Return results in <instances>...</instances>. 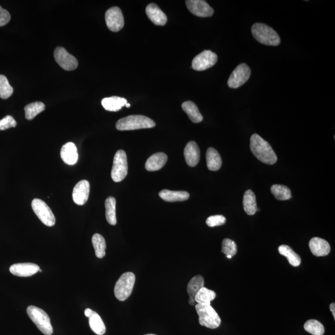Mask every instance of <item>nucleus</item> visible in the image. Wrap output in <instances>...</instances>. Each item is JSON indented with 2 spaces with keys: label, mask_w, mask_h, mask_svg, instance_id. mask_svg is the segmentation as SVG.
Segmentation results:
<instances>
[{
  "label": "nucleus",
  "mask_w": 335,
  "mask_h": 335,
  "mask_svg": "<svg viewBox=\"0 0 335 335\" xmlns=\"http://www.w3.org/2000/svg\"><path fill=\"white\" fill-rule=\"evenodd\" d=\"M278 251L281 255L286 257L288 261L293 266L298 267L301 264V257L290 247L282 244L279 247Z\"/></svg>",
  "instance_id": "27"
},
{
  "label": "nucleus",
  "mask_w": 335,
  "mask_h": 335,
  "mask_svg": "<svg viewBox=\"0 0 335 335\" xmlns=\"http://www.w3.org/2000/svg\"><path fill=\"white\" fill-rule=\"evenodd\" d=\"M243 205L244 211L248 215H254L258 211L255 194L252 190L249 189L244 193Z\"/></svg>",
  "instance_id": "26"
},
{
  "label": "nucleus",
  "mask_w": 335,
  "mask_h": 335,
  "mask_svg": "<svg viewBox=\"0 0 335 335\" xmlns=\"http://www.w3.org/2000/svg\"><path fill=\"white\" fill-rule=\"evenodd\" d=\"M152 119L142 115H132L119 119L116 124L119 130H132L150 129L155 126Z\"/></svg>",
  "instance_id": "2"
},
{
  "label": "nucleus",
  "mask_w": 335,
  "mask_h": 335,
  "mask_svg": "<svg viewBox=\"0 0 335 335\" xmlns=\"http://www.w3.org/2000/svg\"><path fill=\"white\" fill-rule=\"evenodd\" d=\"M330 309L331 311L332 314L334 317V319H335V304L334 303H331L330 305Z\"/></svg>",
  "instance_id": "40"
},
{
  "label": "nucleus",
  "mask_w": 335,
  "mask_h": 335,
  "mask_svg": "<svg viewBox=\"0 0 335 335\" xmlns=\"http://www.w3.org/2000/svg\"><path fill=\"white\" fill-rule=\"evenodd\" d=\"M84 315L89 319V325L92 331L98 335H103L106 333V326L101 317L91 308H86Z\"/></svg>",
  "instance_id": "16"
},
{
  "label": "nucleus",
  "mask_w": 335,
  "mask_h": 335,
  "mask_svg": "<svg viewBox=\"0 0 335 335\" xmlns=\"http://www.w3.org/2000/svg\"><path fill=\"white\" fill-rule=\"evenodd\" d=\"M13 87L9 83L7 78L5 75H0V98L8 99L13 95Z\"/></svg>",
  "instance_id": "35"
},
{
  "label": "nucleus",
  "mask_w": 335,
  "mask_h": 335,
  "mask_svg": "<svg viewBox=\"0 0 335 335\" xmlns=\"http://www.w3.org/2000/svg\"><path fill=\"white\" fill-rule=\"evenodd\" d=\"M184 155L186 164L189 167H196L200 160V150L196 142L191 141L188 143L185 148Z\"/></svg>",
  "instance_id": "17"
},
{
  "label": "nucleus",
  "mask_w": 335,
  "mask_h": 335,
  "mask_svg": "<svg viewBox=\"0 0 335 335\" xmlns=\"http://www.w3.org/2000/svg\"><path fill=\"white\" fill-rule=\"evenodd\" d=\"M116 200L115 197H107L105 201V208H106V218L110 225L115 226L117 223L116 214Z\"/></svg>",
  "instance_id": "28"
},
{
  "label": "nucleus",
  "mask_w": 335,
  "mask_h": 335,
  "mask_svg": "<svg viewBox=\"0 0 335 335\" xmlns=\"http://www.w3.org/2000/svg\"><path fill=\"white\" fill-rule=\"evenodd\" d=\"M11 19V15L7 10L0 6V27L7 25Z\"/></svg>",
  "instance_id": "39"
},
{
  "label": "nucleus",
  "mask_w": 335,
  "mask_h": 335,
  "mask_svg": "<svg viewBox=\"0 0 335 335\" xmlns=\"http://www.w3.org/2000/svg\"><path fill=\"white\" fill-rule=\"evenodd\" d=\"M27 313L32 321L42 333L46 335L53 333L51 319L44 310L36 306L30 305L27 308Z\"/></svg>",
  "instance_id": "4"
},
{
  "label": "nucleus",
  "mask_w": 335,
  "mask_h": 335,
  "mask_svg": "<svg viewBox=\"0 0 335 335\" xmlns=\"http://www.w3.org/2000/svg\"><path fill=\"white\" fill-rule=\"evenodd\" d=\"M271 191L276 199L279 200H288L292 197L290 189L284 185H274L271 188Z\"/></svg>",
  "instance_id": "33"
},
{
  "label": "nucleus",
  "mask_w": 335,
  "mask_h": 335,
  "mask_svg": "<svg viewBox=\"0 0 335 335\" xmlns=\"http://www.w3.org/2000/svg\"><path fill=\"white\" fill-rule=\"evenodd\" d=\"M205 279L202 276L197 275L192 278L187 286V292L190 298H195L199 291L204 287Z\"/></svg>",
  "instance_id": "31"
},
{
  "label": "nucleus",
  "mask_w": 335,
  "mask_h": 335,
  "mask_svg": "<svg viewBox=\"0 0 335 335\" xmlns=\"http://www.w3.org/2000/svg\"><path fill=\"white\" fill-rule=\"evenodd\" d=\"M90 185L88 181L82 180L75 185L72 197L76 205L82 206L87 202L90 194Z\"/></svg>",
  "instance_id": "14"
},
{
  "label": "nucleus",
  "mask_w": 335,
  "mask_h": 335,
  "mask_svg": "<svg viewBox=\"0 0 335 335\" xmlns=\"http://www.w3.org/2000/svg\"><path fill=\"white\" fill-rule=\"evenodd\" d=\"M189 304L191 305H194L196 304V301L194 298H190L189 300Z\"/></svg>",
  "instance_id": "41"
},
{
  "label": "nucleus",
  "mask_w": 335,
  "mask_h": 335,
  "mask_svg": "<svg viewBox=\"0 0 335 335\" xmlns=\"http://www.w3.org/2000/svg\"><path fill=\"white\" fill-rule=\"evenodd\" d=\"M226 222V218L224 215H212L206 220V224L210 227H214L224 225Z\"/></svg>",
  "instance_id": "37"
},
{
  "label": "nucleus",
  "mask_w": 335,
  "mask_h": 335,
  "mask_svg": "<svg viewBox=\"0 0 335 335\" xmlns=\"http://www.w3.org/2000/svg\"><path fill=\"white\" fill-rule=\"evenodd\" d=\"M195 308L199 316V322L200 325L211 329H215L219 327L221 319L216 311L211 307V305L197 304Z\"/></svg>",
  "instance_id": "5"
},
{
  "label": "nucleus",
  "mask_w": 335,
  "mask_h": 335,
  "mask_svg": "<svg viewBox=\"0 0 335 335\" xmlns=\"http://www.w3.org/2000/svg\"><path fill=\"white\" fill-rule=\"evenodd\" d=\"M40 267L37 264L26 263L14 264L10 267V272L18 277H30L36 274Z\"/></svg>",
  "instance_id": "15"
},
{
  "label": "nucleus",
  "mask_w": 335,
  "mask_h": 335,
  "mask_svg": "<svg viewBox=\"0 0 335 335\" xmlns=\"http://www.w3.org/2000/svg\"><path fill=\"white\" fill-rule=\"evenodd\" d=\"M222 252L226 256H235L237 253V246L234 241L226 238L222 241Z\"/></svg>",
  "instance_id": "36"
},
{
  "label": "nucleus",
  "mask_w": 335,
  "mask_h": 335,
  "mask_svg": "<svg viewBox=\"0 0 335 335\" xmlns=\"http://www.w3.org/2000/svg\"><path fill=\"white\" fill-rule=\"evenodd\" d=\"M105 20H106L107 28L113 32H118L124 27L123 14L119 7H112L107 10L105 14Z\"/></svg>",
  "instance_id": "12"
},
{
  "label": "nucleus",
  "mask_w": 335,
  "mask_h": 335,
  "mask_svg": "<svg viewBox=\"0 0 335 335\" xmlns=\"http://www.w3.org/2000/svg\"><path fill=\"white\" fill-rule=\"evenodd\" d=\"M45 104L42 102H34L26 106L25 107V116L28 120H32L36 116L45 110Z\"/></svg>",
  "instance_id": "32"
},
{
  "label": "nucleus",
  "mask_w": 335,
  "mask_h": 335,
  "mask_svg": "<svg viewBox=\"0 0 335 335\" xmlns=\"http://www.w3.org/2000/svg\"><path fill=\"white\" fill-rule=\"evenodd\" d=\"M252 33L253 37L259 42L271 46L280 44L281 39L273 28L262 23H256L252 26Z\"/></svg>",
  "instance_id": "3"
},
{
  "label": "nucleus",
  "mask_w": 335,
  "mask_h": 335,
  "mask_svg": "<svg viewBox=\"0 0 335 335\" xmlns=\"http://www.w3.org/2000/svg\"><path fill=\"white\" fill-rule=\"evenodd\" d=\"M39 272H42V270H39Z\"/></svg>",
  "instance_id": "44"
},
{
  "label": "nucleus",
  "mask_w": 335,
  "mask_h": 335,
  "mask_svg": "<svg viewBox=\"0 0 335 335\" xmlns=\"http://www.w3.org/2000/svg\"><path fill=\"white\" fill-rule=\"evenodd\" d=\"M251 70L246 63H241L237 66L229 78L228 86L231 88H238L249 80Z\"/></svg>",
  "instance_id": "9"
},
{
  "label": "nucleus",
  "mask_w": 335,
  "mask_h": 335,
  "mask_svg": "<svg viewBox=\"0 0 335 335\" xmlns=\"http://www.w3.org/2000/svg\"><path fill=\"white\" fill-rule=\"evenodd\" d=\"M186 6L192 14L197 16L207 17L213 15V8L204 0H187Z\"/></svg>",
  "instance_id": "13"
},
{
  "label": "nucleus",
  "mask_w": 335,
  "mask_h": 335,
  "mask_svg": "<svg viewBox=\"0 0 335 335\" xmlns=\"http://www.w3.org/2000/svg\"><path fill=\"white\" fill-rule=\"evenodd\" d=\"M217 55L211 51H204L194 57L192 62V68L194 71H204L211 68L217 63Z\"/></svg>",
  "instance_id": "10"
},
{
  "label": "nucleus",
  "mask_w": 335,
  "mask_h": 335,
  "mask_svg": "<svg viewBox=\"0 0 335 335\" xmlns=\"http://www.w3.org/2000/svg\"><path fill=\"white\" fill-rule=\"evenodd\" d=\"M216 298V294L214 291L208 289L203 287L199 291L195 296L196 302L199 304L211 305V302Z\"/></svg>",
  "instance_id": "29"
},
{
  "label": "nucleus",
  "mask_w": 335,
  "mask_h": 335,
  "mask_svg": "<svg viewBox=\"0 0 335 335\" xmlns=\"http://www.w3.org/2000/svg\"><path fill=\"white\" fill-rule=\"evenodd\" d=\"M146 14L151 22L157 26H165L167 22V15L156 4L148 5Z\"/></svg>",
  "instance_id": "20"
},
{
  "label": "nucleus",
  "mask_w": 335,
  "mask_h": 335,
  "mask_svg": "<svg viewBox=\"0 0 335 335\" xmlns=\"http://www.w3.org/2000/svg\"><path fill=\"white\" fill-rule=\"evenodd\" d=\"M32 208L39 220L48 227H52L55 224V217L52 210L41 199H34L32 201Z\"/></svg>",
  "instance_id": "8"
},
{
  "label": "nucleus",
  "mask_w": 335,
  "mask_h": 335,
  "mask_svg": "<svg viewBox=\"0 0 335 335\" xmlns=\"http://www.w3.org/2000/svg\"><path fill=\"white\" fill-rule=\"evenodd\" d=\"M306 331L313 335H323L325 333V328L321 323L316 320H309L304 324Z\"/></svg>",
  "instance_id": "34"
},
{
  "label": "nucleus",
  "mask_w": 335,
  "mask_h": 335,
  "mask_svg": "<svg viewBox=\"0 0 335 335\" xmlns=\"http://www.w3.org/2000/svg\"><path fill=\"white\" fill-rule=\"evenodd\" d=\"M310 251L315 256H325L330 253L331 247L328 241L319 237L311 238L309 242Z\"/></svg>",
  "instance_id": "19"
},
{
  "label": "nucleus",
  "mask_w": 335,
  "mask_h": 335,
  "mask_svg": "<svg viewBox=\"0 0 335 335\" xmlns=\"http://www.w3.org/2000/svg\"><path fill=\"white\" fill-rule=\"evenodd\" d=\"M93 245L95 255L98 258H103L106 255V243L104 237L100 234H96L92 237Z\"/></svg>",
  "instance_id": "30"
},
{
  "label": "nucleus",
  "mask_w": 335,
  "mask_h": 335,
  "mask_svg": "<svg viewBox=\"0 0 335 335\" xmlns=\"http://www.w3.org/2000/svg\"><path fill=\"white\" fill-rule=\"evenodd\" d=\"M126 106L127 107V108H129V107H130V104L129 103H127L126 104Z\"/></svg>",
  "instance_id": "42"
},
{
  "label": "nucleus",
  "mask_w": 335,
  "mask_h": 335,
  "mask_svg": "<svg viewBox=\"0 0 335 335\" xmlns=\"http://www.w3.org/2000/svg\"><path fill=\"white\" fill-rule=\"evenodd\" d=\"M60 156L65 164L69 165H75L78 159L77 146L73 142L66 143L61 148Z\"/></svg>",
  "instance_id": "18"
},
{
  "label": "nucleus",
  "mask_w": 335,
  "mask_h": 335,
  "mask_svg": "<svg viewBox=\"0 0 335 335\" xmlns=\"http://www.w3.org/2000/svg\"><path fill=\"white\" fill-rule=\"evenodd\" d=\"M54 58L57 63L67 71H74L78 65V60L74 55L69 54L62 47H58L55 49Z\"/></svg>",
  "instance_id": "11"
},
{
  "label": "nucleus",
  "mask_w": 335,
  "mask_h": 335,
  "mask_svg": "<svg viewBox=\"0 0 335 335\" xmlns=\"http://www.w3.org/2000/svg\"><path fill=\"white\" fill-rule=\"evenodd\" d=\"M168 160V156L164 153H157L147 160L145 168L148 171H155L164 167Z\"/></svg>",
  "instance_id": "21"
},
{
  "label": "nucleus",
  "mask_w": 335,
  "mask_h": 335,
  "mask_svg": "<svg viewBox=\"0 0 335 335\" xmlns=\"http://www.w3.org/2000/svg\"><path fill=\"white\" fill-rule=\"evenodd\" d=\"M145 335H156L155 334H145Z\"/></svg>",
  "instance_id": "43"
},
{
  "label": "nucleus",
  "mask_w": 335,
  "mask_h": 335,
  "mask_svg": "<svg viewBox=\"0 0 335 335\" xmlns=\"http://www.w3.org/2000/svg\"><path fill=\"white\" fill-rule=\"evenodd\" d=\"M207 166L209 170L217 171L222 166V161L220 154L214 148H209L206 152Z\"/></svg>",
  "instance_id": "23"
},
{
  "label": "nucleus",
  "mask_w": 335,
  "mask_h": 335,
  "mask_svg": "<svg viewBox=\"0 0 335 335\" xmlns=\"http://www.w3.org/2000/svg\"><path fill=\"white\" fill-rule=\"evenodd\" d=\"M159 196L167 202L173 203L188 200L189 194L186 191H173L164 189L160 192Z\"/></svg>",
  "instance_id": "24"
},
{
  "label": "nucleus",
  "mask_w": 335,
  "mask_h": 335,
  "mask_svg": "<svg viewBox=\"0 0 335 335\" xmlns=\"http://www.w3.org/2000/svg\"><path fill=\"white\" fill-rule=\"evenodd\" d=\"M128 173V163L126 152L119 150L114 157L111 177L114 182H121Z\"/></svg>",
  "instance_id": "7"
},
{
  "label": "nucleus",
  "mask_w": 335,
  "mask_h": 335,
  "mask_svg": "<svg viewBox=\"0 0 335 335\" xmlns=\"http://www.w3.org/2000/svg\"><path fill=\"white\" fill-rule=\"evenodd\" d=\"M182 109L187 114L189 119L194 123H199L203 120V117L199 112L196 104L191 101H185L182 104Z\"/></svg>",
  "instance_id": "25"
},
{
  "label": "nucleus",
  "mask_w": 335,
  "mask_h": 335,
  "mask_svg": "<svg viewBox=\"0 0 335 335\" xmlns=\"http://www.w3.org/2000/svg\"><path fill=\"white\" fill-rule=\"evenodd\" d=\"M127 103L126 99L118 97L104 98L101 101L102 106L108 111L116 112L121 110Z\"/></svg>",
  "instance_id": "22"
},
{
  "label": "nucleus",
  "mask_w": 335,
  "mask_h": 335,
  "mask_svg": "<svg viewBox=\"0 0 335 335\" xmlns=\"http://www.w3.org/2000/svg\"><path fill=\"white\" fill-rule=\"evenodd\" d=\"M250 148L252 153L260 161L267 165L275 164L278 158L269 143L258 134L250 138Z\"/></svg>",
  "instance_id": "1"
},
{
  "label": "nucleus",
  "mask_w": 335,
  "mask_h": 335,
  "mask_svg": "<svg viewBox=\"0 0 335 335\" xmlns=\"http://www.w3.org/2000/svg\"><path fill=\"white\" fill-rule=\"evenodd\" d=\"M136 276L133 273L127 272L122 275L115 285V295L120 301H126L132 293Z\"/></svg>",
  "instance_id": "6"
},
{
  "label": "nucleus",
  "mask_w": 335,
  "mask_h": 335,
  "mask_svg": "<svg viewBox=\"0 0 335 335\" xmlns=\"http://www.w3.org/2000/svg\"><path fill=\"white\" fill-rule=\"evenodd\" d=\"M17 122L11 116H7L0 120V130H5L11 127H15Z\"/></svg>",
  "instance_id": "38"
}]
</instances>
